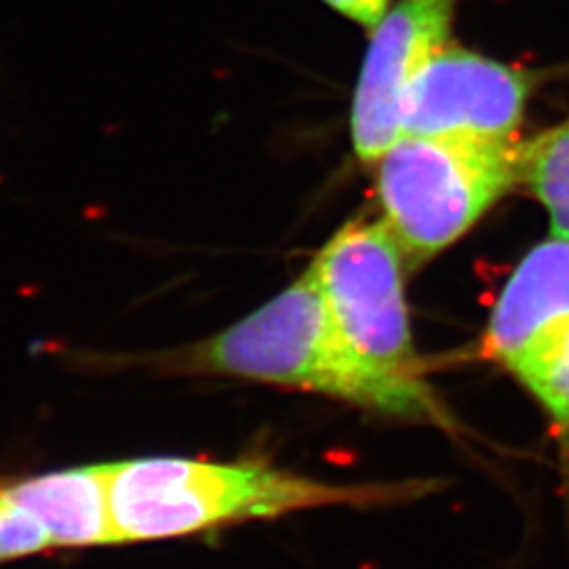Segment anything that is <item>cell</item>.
Masks as SVG:
<instances>
[{"instance_id": "obj_1", "label": "cell", "mask_w": 569, "mask_h": 569, "mask_svg": "<svg viewBox=\"0 0 569 569\" xmlns=\"http://www.w3.org/2000/svg\"><path fill=\"white\" fill-rule=\"evenodd\" d=\"M432 488L435 481L338 486L262 462L138 458L108 465L117 545L180 538L300 510L392 507Z\"/></svg>"}, {"instance_id": "obj_7", "label": "cell", "mask_w": 569, "mask_h": 569, "mask_svg": "<svg viewBox=\"0 0 569 569\" xmlns=\"http://www.w3.org/2000/svg\"><path fill=\"white\" fill-rule=\"evenodd\" d=\"M569 329V241L550 237L515 268L489 317V359L521 378Z\"/></svg>"}, {"instance_id": "obj_12", "label": "cell", "mask_w": 569, "mask_h": 569, "mask_svg": "<svg viewBox=\"0 0 569 569\" xmlns=\"http://www.w3.org/2000/svg\"><path fill=\"white\" fill-rule=\"evenodd\" d=\"M0 498H2V483H0Z\"/></svg>"}, {"instance_id": "obj_8", "label": "cell", "mask_w": 569, "mask_h": 569, "mask_svg": "<svg viewBox=\"0 0 569 569\" xmlns=\"http://www.w3.org/2000/svg\"><path fill=\"white\" fill-rule=\"evenodd\" d=\"M11 502L28 510L51 547L84 549L117 545L108 496V465L66 468L2 483Z\"/></svg>"}, {"instance_id": "obj_5", "label": "cell", "mask_w": 569, "mask_h": 569, "mask_svg": "<svg viewBox=\"0 0 569 569\" xmlns=\"http://www.w3.org/2000/svg\"><path fill=\"white\" fill-rule=\"evenodd\" d=\"M533 84V72L449 42L407 87L401 136L515 140Z\"/></svg>"}, {"instance_id": "obj_11", "label": "cell", "mask_w": 569, "mask_h": 569, "mask_svg": "<svg viewBox=\"0 0 569 569\" xmlns=\"http://www.w3.org/2000/svg\"><path fill=\"white\" fill-rule=\"evenodd\" d=\"M323 2L346 20L366 28L369 34L378 28L380 21L385 20L390 9V0H323Z\"/></svg>"}, {"instance_id": "obj_6", "label": "cell", "mask_w": 569, "mask_h": 569, "mask_svg": "<svg viewBox=\"0 0 569 569\" xmlns=\"http://www.w3.org/2000/svg\"><path fill=\"white\" fill-rule=\"evenodd\" d=\"M458 0H397L371 32L352 100V143L361 161L378 163L401 136L407 87L446 44Z\"/></svg>"}, {"instance_id": "obj_4", "label": "cell", "mask_w": 569, "mask_h": 569, "mask_svg": "<svg viewBox=\"0 0 569 569\" xmlns=\"http://www.w3.org/2000/svg\"><path fill=\"white\" fill-rule=\"evenodd\" d=\"M403 264V253L382 220L342 226L308 270L346 342L363 361L392 376L420 378Z\"/></svg>"}, {"instance_id": "obj_9", "label": "cell", "mask_w": 569, "mask_h": 569, "mask_svg": "<svg viewBox=\"0 0 569 569\" xmlns=\"http://www.w3.org/2000/svg\"><path fill=\"white\" fill-rule=\"evenodd\" d=\"M521 183L547 209L552 237L569 241V121L521 143Z\"/></svg>"}, {"instance_id": "obj_3", "label": "cell", "mask_w": 569, "mask_h": 569, "mask_svg": "<svg viewBox=\"0 0 569 569\" xmlns=\"http://www.w3.org/2000/svg\"><path fill=\"white\" fill-rule=\"evenodd\" d=\"M521 183V143L475 136H399L378 161V197L409 270L477 224Z\"/></svg>"}, {"instance_id": "obj_2", "label": "cell", "mask_w": 569, "mask_h": 569, "mask_svg": "<svg viewBox=\"0 0 569 569\" xmlns=\"http://www.w3.org/2000/svg\"><path fill=\"white\" fill-rule=\"evenodd\" d=\"M186 361L194 371L305 388L401 420L448 422L422 378L392 376L352 350L310 270L237 326L194 346Z\"/></svg>"}, {"instance_id": "obj_10", "label": "cell", "mask_w": 569, "mask_h": 569, "mask_svg": "<svg viewBox=\"0 0 569 569\" xmlns=\"http://www.w3.org/2000/svg\"><path fill=\"white\" fill-rule=\"evenodd\" d=\"M519 380L547 409L550 420L569 430V329Z\"/></svg>"}]
</instances>
